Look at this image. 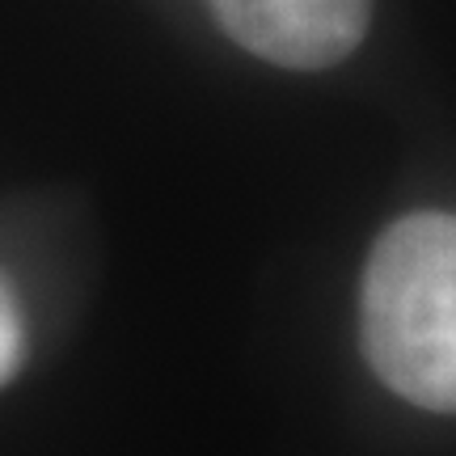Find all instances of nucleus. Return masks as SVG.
Wrapping results in <instances>:
<instances>
[{
  "instance_id": "f257e3e1",
  "label": "nucleus",
  "mask_w": 456,
  "mask_h": 456,
  "mask_svg": "<svg viewBox=\"0 0 456 456\" xmlns=\"http://www.w3.org/2000/svg\"><path fill=\"white\" fill-rule=\"evenodd\" d=\"M363 359L397 397L431 414L456 406V224L414 212L380 232L359 296Z\"/></svg>"
},
{
  "instance_id": "f03ea898",
  "label": "nucleus",
  "mask_w": 456,
  "mask_h": 456,
  "mask_svg": "<svg viewBox=\"0 0 456 456\" xmlns=\"http://www.w3.org/2000/svg\"><path fill=\"white\" fill-rule=\"evenodd\" d=\"M232 43L296 72L334 68L363 43L372 0H208Z\"/></svg>"
},
{
  "instance_id": "7ed1b4c3",
  "label": "nucleus",
  "mask_w": 456,
  "mask_h": 456,
  "mask_svg": "<svg viewBox=\"0 0 456 456\" xmlns=\"http://www.w3.org/2000/svg\"><path fill=\"white\" fill-rule=\"evenodd\" d=\"M21 363H26V317L9 279L0 275V385H9Z\"/></svg>"
}]
</instances>
